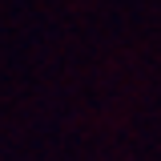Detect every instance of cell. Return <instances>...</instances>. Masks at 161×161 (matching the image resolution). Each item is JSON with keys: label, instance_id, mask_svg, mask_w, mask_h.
<instances>
[]
</instances>
